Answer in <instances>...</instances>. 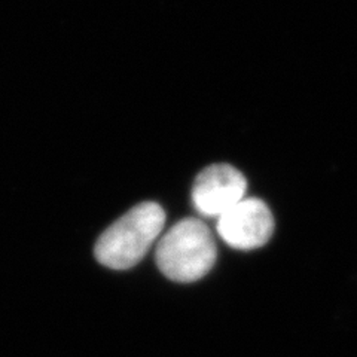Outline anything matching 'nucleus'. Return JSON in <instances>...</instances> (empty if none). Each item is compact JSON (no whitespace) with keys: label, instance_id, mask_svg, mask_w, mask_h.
I'll use <instances>...</instances> for the list:
<instances>
[{"label":"nucleus","instance_id":"nucleus-2","mask_svg":"<svg viewBox=\"0 0 357 357\" xmlns=\"http://www.w3.org/2000/svg\"><path fill=\"white\" fill-rule=\"evenodd\" d=\"M155 258L161 273L170 280L197 282L216 262L213 234L199 219H183L164 234L156 245Z\"/></svg>","mask_w":357,"mask_h":357},{"label":"nucleus","instance_id":"nucleus-4","mask_svg":"<svg viewBox=\"0 0 357 357\" xmlns=\"http://www.w3.org/2000/svg\"><path fill=\"white\" fill-rule=\"evenodd\" d=\"M248 182L236 167L213 164L201 172L192 188V203L199 215L219 218L244 198Z\"/></svg>","mask_w":357,"mask_h":357},{"label":"nucleus","instance_id":"nucleus-1","mask_svg":"<svg viewBox=\"0 0 357 357\" xmlns=\"http://www.w3.org/2000/svg\"><path fill=\"white\" fill-rule=\"evenodd\" d=\"M164 225L165 211L160 204H137L100 236L94 248L97 261L112 270H128L151 250Z\"/></svg>","mask_w":357,"mask_h":357},{"label":"nucleus","instance_id":"nucleus-3","mask_svg":"<svg viewBox=\"0 0 357 357\" xmlns=\"http://www.w3.org/2000/svg\"><path fill=\"white\" fill-rule=\"evenodd\" d=\"M218 219L219 236L238 250L262 248L274 232L271 210L258 198H243Z\"/></svg>","mask_w":357,"mask_h":357}]
</instances>
